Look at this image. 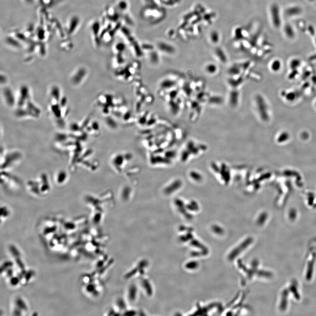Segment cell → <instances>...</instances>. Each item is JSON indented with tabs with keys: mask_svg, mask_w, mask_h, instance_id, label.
<instances>
[{
	"mask_svg": "<svg viewBox=\"0 0 316 316\" xmlns=\"http://www.w3.org/2000/svg\"><path fill=\"white\" fill-rule=\"evenodd\" d=\"M217 67L213 64H209L206 66V70L209 74H214L217 71Z\"/></svg>",
	"mask_w": 316,
	"mask_h": 316,
	"instance_id": "obj_1",
	"label": "cell"
},
{
	"mask_svg": "<svg viewBox=\"0 0 316 316\" xmlns=\"http://www.w3.org/2000/svg\"><path fill=\"white\" fill-rule=\"evenodd\" d=\"M287 298V292L284 291L283 295V299H282V303H281V309L282 310H285L286 306Z\"/></svg>",
	"mask_w": 316,
	"mask_h": 316,
	"instance_id": "obj_2",
	"label": "cell"
},
{
	"mask_svg": "<svg viewBox=\"0 0 316 316\" xmlns=\"http://www.w3.org/2000/svg\"><path fill=\"white\" fill-rule=\"evenodd\" d=\"M272 69L273 71H278L280 68V64L279 63H277V62H274L272 63Z\"/></svg>",
	"mask_w": 316,
	"mask_h": 316,
	"instance_id": "obj_3",
	"label": "cell"
}]
</instances>
